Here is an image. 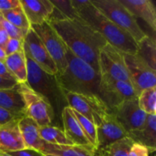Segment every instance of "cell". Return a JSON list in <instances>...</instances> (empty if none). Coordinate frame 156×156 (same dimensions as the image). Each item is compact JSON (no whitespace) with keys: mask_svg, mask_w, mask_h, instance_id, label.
<instances>
[{"mask_svg":"<svg viewBox=\"0 0 156 156\" xmlns=\"http://www.w3.org/2000/svg\"><path fill=\"white\" fill-rule=\"evenodd\" d=\"M67 48L79 59L99 73L100 50L108 44L106 40L78 15L76 18L49 20Z\"/></svg>","mask_w":156,"mask_h":156,"instance_id":"obj_1","label":"cell"},{"mask_svg":"<svg viewBox=\"0 0 156 156\" xmlns=\"http://www.w3.org/2000/svg\"><path fill=\"white\" fill-rule=\"evenodd\" d=\"M66 61L65 71L55 76L64 95L67 93H73L98 97L100 73L86 62L75 56L69 49L66 52Z\"/></svg>","mask_w":156,"mask_h":156,"instance_id":"obj_2","label":"cell"},{"mask_svg":"<svg viewBox=\"0 0 156 156\" xmlns=\"http://www.w3.org/2000/svg\"><path fill=\"white\" fill-rule=\"evenodd\" d=\"M78 15L98 32L108 44L123 53L136 54L138 46L133 38L108 19L88 1L77 12Z\"/></svg>","mask_w":156,"mask_h":156,"instance_id":"obj_3","label":"cell"},{"mask_svg":"<svg viewBox=\"0 0 156 156\" xmlns=\"http://www.w3.org/2000/svg\"><path fill=\"white\" fill-rule=\"evenodd\" d=\"M25 58L27 64L26 83L33 91L48 101L55 116L56 113L60 111L62 113V109L66 107L65 103L67 104V102L65 95L58 85L55 76L44 72L27 54H25Z\"/></svg>","mask_w":156,"mask_h":156,"instance_id":"obj_4","label":"cell"},{"mask_svg":"<svg viewBox=\"0 0 156 156\" xmlns=\"http://www.w3.org/2000/svg\"><path fill=\"white\" fill-rule=\"evenodd\" d=\"M91 3L105 16L120 28L127 32L138 44L147 34L138 24L136 18L119 0H90Z\"/></svg>","mask_w":156,"mask_h":156,"instance_id":"obj_5","label":"cell"},{"mask_svg":"<svg viewBox=\"0 0 156 156\" xmlns=\"http://www.w3.org/2000/svg\"><path fill=\"white\" fill-rule=\"evenodd\" d=\"M18 85L25 105V115L33 119L40 127L51 125L55 114L48 101L33 91L26 82Z\"/></svg>","mask_w":156,"mask_h":156,"instance_id":"obj_6","label":"cell"},{"mask_svg":"<svg viewBox=\"0 0 156 156\" xmlns=\"http://www.w3.org/2000/svg\"><path fill=\"white\" fill-rule=\"evenodd\" d=\"M47 49L57 68V74H61L67 67L66 52L68 48L53 27L47 21L41 24L30 25ZM56 76V75H55Z\"/></svg>","mask_w":156,"mask_h":156,"instance_id":"obj_7","label":"cell"},{"mask_svg":"<svg viewBox=\"0 0 156 156\" xmlns=\"http://www.w3.org/2000/svg\"><path fill=\"white\" fill-rule=\"evenodd\" d=\"M98 97L110 111L126 101L138 98L132 84L105 76H101Z\"/></svg>","mask_w":156,"mask_h":156,"instance_id":"obj_8","label":"cell"},{"mask_svg":"<svg viewBox=\"0 0 156 156\" xmlns=\"http://www.w3.org/2000/svg\"><path fill=\"white\" fill-rule=\"evenodd\" d=\"M65 98L69 107L84 116L96 127L100 125L104 117L111 113L98 96L67 93Z\"/></svg>","mask_w":156,"mask_h":156,"instance_id":"obj_9","label":"cell"},{"mask_svg":"<svg viewBox=\"0 0 156 156\" xmlns=\"http://www.w3.org/2000/svg\"><path fill=\"white\" fill-rule=\"evenodd\" d=\"M98 66L101 76L130 83L129 73L123 59V53L111 44H107L100 50Z\"/></svg>","mask_w":156,"mask_h":156,"instance_id":"obj_10","label":"cell"},{"mask_svg":"<svg viewBox=\"0 0 156 156\" xmlns=\"http://www.w3.org/2000/svg\"><path fill=\"white\" fill-rule=\"evenodd\" d=\"M130 83L137 95L143 90L156 87V70L152 69L138 54L123 53Z\"/></svg>","mask_w":156,"mask_h":156,"instance_id":"obj_11","label":"cell"},{"mask_svg":"<svg viewBox=\"0 0 156 156\" xmlns=\"http://www.w3.org/2000/svg\"><path fill=\"white\" fill-rule=\"evenodd\" d=\"M23 50L24 53L44 72L52 76L57 74L58 70L56 64L50 57L42 41L31 27L24 37Z\"/></svg>","mask_w":156,"mask_h":156,"instance_id":"obj_12","label":"cell"},{"mask_svg":"<svg viewBox=\"0 0 156 156\" xmlns=\"http://www.w3.org/2000/svg\"><path fill=\"white\" fill-rule=\"evenodd\" d=\"M126 132L140 129L146 122L147 114L138 105V98L126 101L111 111Z\"/></svg>","mask_w":156,"mask_h":156,"instance_id":"obj_13","label":"cell"},{"mask_svg":"<svg viewBox=\"0 0 156 156\" xmlns=\"http://www.w3.org/2000/svg\"><path fill=\"white\" fill-rule=\"evenodd\" d=\"M126 137H128L127 133L115 116L109 113L104 117L101 123L97 126V151L102 150Z\"/></svg>","mask_w":156,"mask_h":156,"instance_id":"obj_14","label":"cell"},{"mask_svg":"<svg viewBox=\"0 0 156 156\" xmlns=\"http://www.w3.org/2000/svg\"><path fill=\"white\" fill-rule=\"evenodd\" d=\"M61 117L64 126V133L74 146H81L88 150L97 151L87 139L75 116L73 110L70 107L66 106L62 109Z\"/></svg>","mask_w":156,"mask_h":156,"instance_id":"obj_15","label":"cell"},{"mask_svg":"<svg viewBox=\"0 0 156 156\" xmlns=\"http://www.w3.org/2000/svg\"><path fill=\"white\" fill-rule=\"evenodd\" d=\"M20 4L30 25L48 21L54 9L50 0H20Z\"/></svg>","mask_w":156,"mask_h":156,"instance_id":"obj_16","label":"cell"},{"mask_svg":"<svg viewBox=\"0 0 156 156\" xmlns=\"http://www.w3.org/2000/svg\"><path fill=\"white\" fill-rule=\"evenodd\" d=\"M19 120L0 126V152H17L26 149L18 127Z\"/></svg>","mask_w":156,"mask_h":156,"instance_id":"obj_17","label":"cell"},{"mask_svg":"<svg viewBox=\"0 0 156 156\" xmlns=\"http://www.w3.org/2000/svg\"><path fill=\"white\" fill-rule=\"evenodd\" d=\"M122 5L135 17L141 18L150 27L152 31L156 30V9L151 0H119Z\"/></svg>","mask_w":156,"mask_h":156,"instance_id":"obj_18","label":"cell"},{"mask_svg":"<svg viewBox=\"0 0 156 156\" xmlns=\"http://www.w3.org/2000/svg\"><path fill=\"white\" fill-rule=\"evenodd\" d=\"M156 114H147L146 122L140 129L130 131L127 136L136 143L146 146L149 153L156 150Z\"/></svg>","mask_w":156,"mask_h":156,"instance_id":"obj_19","label":"cell"},{"mask_svg":"<svg viewBox=\"0 0 156 156\" xmlns=\"http://www.w3.org/2000/svg\"><path fill=\"white\" fill-rule=\"evenodd\" d=\"M18 127L26 149H31L41 152L44 141L39 135L37 123L30 117L25 116L18 122Z\"/></svg>","mask_w":156,"mask_h":156,"instance_id":"obj_20","label":"cell"},{"mask_svg":"<svg viewBox=\"0 0 156 156\" xmlns=\"http://www.w3.org/2000/svg\"><path fill=\"white\" fill-rule=\"evenodd\" d=\"M0 108L25 114V105L18 84L12 88L0 90Z\"/></svg>","mask_w":156,"mask_h":156,"instance_id":"obj_21","label":"cell"},{"mask_svg":"<svg viewBox=\"0 0 156 156\" xmlns=\"http://www.w3.org/2000/svg\"><path fill=\"white\" fill-rule=\"evenodd\" d=\"M41 152L59 156H101L98 151H91L77 146H59L44 141Z\"/></svg>","mask_w":156,"mask_h":156,"instance_id":"obj_22","label":"cell"},{"mask_svg":"<svg viewBox=\"0 0 156 156\" xmlns=\"http://www.w3.org/2000/svg\"><path fill=\"white\" fill-rule=\"evenodd\" d=\"M4 63L18 83L27 81V64L24 50L7 56Z\"/></svg>","mask_w":156,"mask_h":156,"instance_id":"obj_23","label":"cell"},{"mask_svg":"<svg viewBox=\"0 0 156 156\" xmlns=\"http://www.w3.org/2000/svg\"><path fill=\"white\" fill-rule=\"evenodd\" d=\"M39 135L43 141L47 143L59 146H74L67 139L63 130L56 126H44L39 127Z\"/></svg>","mask_w":156,"mask_h":156,"instance_id":"obj_24","label":"cell"},{"mask_svg":"<svg viewBox=\"0 0 156 156\" xmlns=\"http://www.w3.org/2000/svg\"><path fill=\"white\" fill-rule=\"evenodd\" d=\"M137 54L152 69L155 70V37L146 36L138 44Z\"/></svg>","mask_w":156,"mask_h":156,"instance_id":"obj_25","label":"cell"},{"mask_svg":"<svg viewBox=\"0 0 156 156\" xmlns=\"http://www.w3.org/2000/svg\"><path fill=\"white\" fill-rule=\"evenodd\" d=\"M0 14L9 22L18 28L22 29L24 31L27 32L30 28V22L27 20L21 5L11 10L0 12Z\"/></svg>","mask_w":156,"mask_h":156,"instance_id":"obj_26","label":"cell"},{"mask_svg":"<svg viewBox=\"0 0 156 156\" xmlns=\"http://www.w3.org/2000/svg\"><path fill=\"white\" fill-rule=\"evenodd\" d=\"M134 141L129 137H126L102 150L98 151L101 156H129V152Z\"/></svg>","mask_w":156,"mask_h":156,"instance_id":"obj_27","label":"cell"},{"mask_svg":"<svg viewBox=\"0 0 156 156\" xmlns=\"http://www.w3.org/2000/svg\"><path fill=\"white\" fill-rule=\"evenodd\" d=\"M138 105L146 114H156V87L143 90L138 96Z\"/></svg>","mask_w":156,"mask_h":156,"instance_id":"obj_28","label":"cell"},{"mask_svg":"<svg viewBox=\"0 0 156 156\" xmlns=\"http://www.w3.org/2000/svg\"><path fill=\"white\" fill-rule=\"evenodd\" d=\"M73 112H74L75 116H76L78 122L80 124L81 127L83 129L87 139L90 142V143L92 145L93 147L97 150V127L95 126V125L93 124L84 116L81 115L80 114L76 112L74 110H73Z\"/></svg>","mask_w":156,"mask_h":156,"instance_id":"obj_29","label":"cell"},{"mask_svg":"<svg viewBox=\"0 0 156 156\" xmlns=\"http://www.w3.org/2000/svg\"><path fill=\"white\" fill-rule=\"evenodd\" d=\"M0 23H1L2 27H4L5 30L7 32L9 38H13V39H16L21 41V42H24V37H25L26 34H27V33L28 31L26 32L24 30H23L22 29L15 27V25H13L10 22H9L7 20L5 19L2 16L1 14H0Z\"/></svg>","mask_w":156,"mask_h":156,"instance_id":"obj_30","label":"cell"},{"mask_svg":"<svg viewBox=\"0 0 156 156\" xmlns=\"http://www.w3.org/2000/svg\"><path fill=\"white\" fill-rule=\"evenodd\" d=\"M55 9H57L65 18H76L78 14L73 9L70 0H50Z\"/></svg>","mask_w":156,"mask_h":156,"instance_id":"obj_31","label":"cell"},{"mask_svg":"<svg viewBox=\"0 0 156 156\" xmlns=\"http://www.w3.org/2000/svg\"><path fill=\"white\" fill-rule=\"evenodd\" d=\"M25 116L24 114L12 112L4 108H0V126H2L10 122L15 121V120H20Z\"/></svg>","mask_w":156,"mask_h":156,"instance_id":"obj_32","label":"cell"},{"mask_svg":"<svg viewBox=\"0 0 156 156\" xmlns=\"http://www.w3.org/2000/svg\"><path fill=\"white\" fill-rule=\"evenodd\" d=\"M23 43L18 40L13 39V38H9L5 46V51L7 56L12 55L16 52L21 51L23 50Z\"/></svg>","mask_w":156,"mask_h":156,"instance_id":"obj_33","label":"cell"},{"mask_svg":"<svg viewBox=\"0 0 156 156\" xmlns=\"http://www.w3.org/2000/svg\"><path fill=\"white\" fill-rule=\"evenodd\" d=\"M129 156H149V151L143 145L134 142L129 150Z\"/></svg>","mask_w":156,"mask_h":156,"instance_id":"obj_34","label":"cell"},{"mask_svg":"<svg viewBox=\"0 0 156 156\" xmlns=\"http://www.w3.org/2000/svg\"><path fill=\"white\" fill-rule=\"evenodd\" d=\"M20 5V0H0V12L11 10Z\"/></svg>","mask_w":156,"mask_h":156,"instance_id":"obj_35","label":"cell"},{"mask_svg":"<svg viewBox=\"0 0 156 156\" xmlns=\"http://www.w3.org/2000/svg\"><path fill=\"white\" fill-rule=\"evenodd\" d=\"M8 154L12 156H44L42 152L31 149H24L17 152H9Z\"/></svg>","mask_w":156,"mask_h":156,"instance_id":"obj_36","label":"cell"},{"mask_svg":"<svg viewBox=\"0 0 156 156\" xmlns=\"http://www.w3.org/2000/svg\"><path fill=\"white\" fill-rule=\"evenodd\" d=\"M0 77L8 79V80L16 81V79L12 76V73L9 71V69L6 67L5 64L2 62H0Z\"/></svg>","mask_w":156,"mask_h":156,"instance_id":"obj_37","label":"cell"},{"mask_svg":"<svg viewBox=\"0 0 156 156\" xmlns=\"http://www.w3.org/2000/svg\"><path fill=\"white\" fill-rule=\"evenodd\" d=\"M17 84H18V82L17 81L8 80V79L0 77V90L12 88L13 87H15Z\"/></svg>","mask_w":156,"mask_h":156,"instance_id":"obj_38","label":"cell"},{"mask_svg":"<svg viewBox=\"0 0 156 156\" xmlns=\"http://www.w3.org/2000/svg\"><path fill=\"white\" fill-rule=\"evenodd\" d=\"M9 39V37L8 35L7 32L5 30L4 27L0 23V47H2L3 49L5 48L6 43H7L8 40Z\"/></svg>","mask_w":156,"mask_h":156,"instance_id":"obj_39","label":"cell"},{"mask_svg":"<svg viewBox=\"0 0 156 156\" xmlns=\"http://www.w3.org/2000/svg\"><path fill=\"white\" fill-rule=\"evenodd\" d=\"M6 57H7V55H6L5 51V50L2 47H0V62H4Z\"/></svg>","mask_w":156,"mask_h":156,"instance_id":"obj_40","label":"cell"},{"mask_svg":"<svg viewBox=\"0 0 156 156\" xmlns=\"http://www.w3.org/2000/svg\"><path fill=\"white\" fill-rule=\"evenodd\" d=\"M0 156H12V155H9L8 153H5V152H0Z\"/></svg>","mask_w":156,"mask_h":156,"instance_id":"obj_41","label":"cell"},{"mask_svg":"<svg viewBox=\"0 0 156 156\" xmlns=\"http://www.w3.org/2000/svg\"><path fill=\"white\" fill-rule=\"evenodd\" d=\"M44 156H59V155H52V154H44Z\"/></svg>","mask_w":156,"mask_h":156,"instance_id":"obj_42","label":"cell"}]
</instances>
